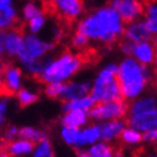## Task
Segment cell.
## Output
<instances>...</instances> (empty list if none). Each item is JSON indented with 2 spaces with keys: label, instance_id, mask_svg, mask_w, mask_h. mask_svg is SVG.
I'll use <instances>...</instances> for the list:
<instances>
[{
  "label": "cell",
  "instance_id": "1",
  "mask_svg": "<svg viewBox=\"0 0 157 157\" xmlns=\"http://www.w3.org/2000/svg\"><path fill=\"white\" fill-rule=\"evenodd\" d=\"M124 26L122 20L115 10L110 7H103L83 18L78 23L76 32L89 39L112 45L124 35Z\"/></svg>",
  "mask_w": 157,
  "mask_h": 157
},
{
  "label": "cell",
  "instance_id": "2",
  "mask_svg": "<svg viewBox=\"0 0 157 157\" xmlns=\"http://www.w3.org/2000/svg\"><path fill=\"white\" fill-rule=\"evenodd\" d=\"M151 71L146 65L127 56L118 66L117 78L121 94L126 102L137 99L151 81Z\"/></svg>",
  "mask_w": 157,
  "mask_h": 157
},
{
  "label": "cell",
  "instance_id": "3",
  "mask_svg": "<svg viewBox=\"0 0 157 157\" xmlns=\"http://www.w3.org/2000/svg\"><path fill=\"white\" fill-rule=\"evenodd\" d=\"M88 61L89 59L84 54H73L72 52L66 51L59 57L53 59L37 78L45 84L57 82L63 83L74 75Z\"/></svg>",
  "mask_w": 157,
  "mask_h": 157
},
{
  "label": "cell",
  "instance_id": "4",
  "mask_svg": "<svg viewBox=\"0 0 157 157\" xmlns=\"http://www.w3.org/2000/svg\"><path fill=\"white\" fill-rule=\"evenodd\" d=\"M118 65L109 64L100 71L90 90V97L95 103L122 101L120 85L117 78Z\"/></svg>",
  "mask_w": 157,
  "mask_h": 157
},
{
  "label": "cell",
  "instance_id": "5",
  "mask_svg": "<svg viewBox=\"0 0 157 157\" xmlns=\"http://www.w3.org/2000/svg\"><path fill=\"white\" fill-rule=\"evenodd\" d=\"M44 13L52 11L63 24H72L83 11V0H43Z\"/></svg>",
  "mask_w": 157,
  "mask_h": 157
},
{
  "label": "cell",
  "instance_id": "6",
  "mask_svg": "<svg viewBox=\"0 0 157 157\" xmlns=\"http://www.w3.org/2000/svg\"><path fill=\"white\" fill-rule=\"evenodd\" d=\"M56 43L45 42L37 37L34 34L24 35L23 45L20 48L17 57L19 59L21 64L29 61H36L43 59L44 56L55 47Z\"/></svg>",
  "mask_w": 157,
  "mask_h": 157
},
{
  "label": "cell",
  "instance_id": "7",
  "mask_svg": "<svg viewBox=\"0 0 157 157\" xmlns=\"http://www.w3.org/2000/svg\"><path fill=\"white\" fill-rule=\"evenodd\" d=\"M128 103L126 101H111L105 103H95L89 111V118L93 120H118L127 116Z\"/></svg>",
  "mask_w": 157,
  "mask_h": 157
},
{
  "label": "cell",
  "instance_id": "8",
  "mask_svg": "<svg viewBox=\"0 0 157 157\" xmlns=\"http://www.w3.org/2000/svg\"><path fill=\"white\" fill-rule=\"evenodd\" d=\"M109 7L119 15L124 25H129L144 13V3L140 0H109Z\"/></svg>",
  "mask_w": 157,
  "mask_h": 157
},
{
  "label": "cell",
  "instance_id": "9",
  "mask_svg": "<svg viewBox=\"0 0 157 157\" xmlns=\"http://www.w3.org/2000/svg\"><path fill=\"white\" fill-rule=\"evenodd\" d=\"M126 124L131 129L146 132L149 130H154L157 127V109H151L147 111L127 113Z\"/></svg>",
  "mask_w": 157,
  "mask_h": 157
},
{
  "label": "cell",
  "instance_id": "10",
  "mask_svg": "<svg viewBox=\"0 0 157 157\" xmlns=\"http://www.w3.org/2000/svg\"><path fill=\"white\" fill-rule=\"evenodd\" d=\"M23 23L17 16L13 0H0V30L21 27Z\"/></svg>",
  "mask_w": 157,
  "mask_h": 157
},
{
  "label": "cell",
  "instance_id": "11",
  "mask_svg": "<svg viewBox=\"0 0 157 157\" xmlns=\"http://www.w3.org/2000/svg\"><path fill=\"white\" fill-rule=\"evenodd\" d=\"M21 89V71L13 65L7 64L3 70L2 91L13 95Z\"/></svg>",
  "mask_w": 157,
  "mask_h": 157
},
{
  "label": "cell",
  "instance_id": "12",
  "mask_svg": "<svg viewBox=\"0 0 157 157\" xmlns=\"http://www.w3.org/2000/svg\"><path fill=\"white\" fill-rule=\"evenodd\" d=\"M124 38L134 43V44H140V43L151 42L153 35L145 27L144 21H134L129 24V26L124 29Z\"/></svg>",
  "mask_w": 157,
  "mask_h": 157
},
{
  "label": "cell",
  "instance_id": "13",
  "mask_svg": "<svg viewBox=\"0 0 157 157\" xmlns=\"http://www.w3.org/2000/svg\"><path fill=\"white\" fill-rule=\"evenodd\" d=\"M91 90V83L84 82V83H76V82H69L64 84L59 99L64 102L76 100V99L83 98L90 94Z\"/></svg>",
  "mask_w": 157,
  "mask_h": 157
},
{
  "label": "cell",
  "instance_id": "14",
  "mask_svg": "<svg viewBox=\"0 0 157 157\" xmlns=\"http://www.w3.org/2000/svg\"><path fill=\"white\" fill-rule=\"evenodd\" d=\"M24 38V26L13 28L9 32H6V38L3 43L5 53L8 57L17 56L19 53Z\"/></svg>",
  "mask_w": 157,
  "mask_h": 157
},
{
  "label": "cell",
  "instance_id": "15",
  "mask_svg": "<svg viewBox=\"0 0 157 157\" xmlns=\"http://www.w3.org/2000/svg\"><path fill=\"white\" fill-rule=\"evenodd\" d=\"M126 126L127 124L124 119L105 121L100 124V140L103 143L113 141L118 137H120V134L126 128Z\"/></svg>",
  "mask_w": 157,
  "mask_h": 157
},
{
  "label": "cell",
  "instance_id": "16",
  "mask_svg": "<svg viewBox=\"0 0 157 157\" xmlns=\"http://www.w3.org/2000/svg\"><path fill=\"white\" fill-rule=\"evenodd\" d=\"M35 144L26 139H17L10 143H7L3 146V151L9 157H21L24 155H29L33 153Z\"/></svg>",
  "mask_w": 157,
  "mask_h": 157
},
{
  "label": "cell",
  "instance_id": "17",
  "mask_svg": "<svg viewBox=\"0 0 157 157\" xmlns=\"http://www.w3.org/2000/svg\"><path fill=\"white\" fill-rule=\"evenodd\" d=\"M132 56L136 57V61L139 62L143 65H151L155 63V47L151 42L140 43V44H136L134 49V54Z\"/></svg>",
  "mask_w": 157,
  "mask_h": 157
},
{
  "label": "cell",
  "instance_id": "18",
  "mask_svg": "<svg viewBox=\"0 0 157 157\" xmlns=\"http://www.w3.org/2000/svg\"><path fill=\"white\" fill-rule=\"evenodd\" d=\"M89 111H82V110H73V111L65 112L61 118L62 127L76 128L80 129L82 126H84L88 122Z\"/></svg>",
  "mask_w": 157,
  "mask_h": 157
},
{
  "label": "cell",
  "instance_id": "19",
  "mask_svg": "<svg viewBox=\"0 0 157 157\" xmlns=\"http://www.w3.org/2000/svg\"><path fill=\"white\" fill-rule=\"evenodd\" d=\"M98 140H100V124L89 126L80 131V137H78L75 149L80 151L88 145H94Z\"/></svg>",
  "mask_w": 157,
  "mask_h": 157
},
{
  "label": "cell",
  "instance_id": "20",
  "mask_svg": "<svg viewBox=\"0 0 157 157\" xmlns=\"http://www.w3.org/2000/svg\"><path fill=\"white\" fill-rule=\"evenodd\" d=\"M88 157H120L121 155L118 153L113 146H111L108 143H95L92 145L88 151H85Z\"/></svg>",
  "mask_w": 157,
  "mask_h": 157
},
{
  "label": "cell",
  "instance_id": "21",
  "mask_svg": "<svg viewBox=\"0 0 157 157\" xmlns=\"http://www.w3.org/2000/svg\"><path fill=\"white\" fill-rule=\"evenodd\" d=\"M95 102L90 95L83 97V98L76 99V100H71V101H66L63 105V112H69L73 110H82V111H90Z\"/></svg>",
  "mask_w": 157,
  "mask_h": 157
},
{
  "label": "cell",
  "instance_id": "22",
  "mask_svg": "<svg viewBox=\"0 0 157 157\" xmlns=\"http://www.w3.org/2000/svg\"><path fill=\"white\" fill-rule=\"evenodd\" d=\"M144 24L151 35L157 33V8L154 1L146 5V19L144 20Z\"/></svg>",
  "mask_w": 157,
  "mask_h": 157
},
{
  "label": "cell",
  "instance_id": "23",
  "mask_svg": "<svg viewBox=\"0 0 157 157\" xmlns=\"http://www.w3.org/2000/svg\"><path fill=\"white\" fill-rule=\"evenodd\" d=\"M18 137L20 139H26V140L32 141L34 144H37L42 139L46 138V132L33 127H23L18 131Z\"/></svg>",
  "mask_w": 157,
  "mask_h": 157
},
{
  "label": "cell",
  "instance_id": "24",
  "mask_svg": "<svg viewBox=\"0 0 157 157\" xmlns=\"http://www.w3.org/2000/svg\"><path fill=\"white\" fill-rule=\"evenodd\" d=\"M33 157H55L54 151L51 141L47 137L35 145V148L33 151Z\"/></svg>",
  "mask_w": 157,
  "mask_h": 157
},
{
  "label": "cell",
  "instance_id": "25",
  "mask_svg": "<svg viewBox=\"0 0 157 157\" xmlns=\"http://www.w3.org/2000/svg\"><path fill=\"white\" fill-rule=\"evenodd\" d=\"M80 131L81 130L76 129V128L62 127V129H61V136H62L63 140L65 141V144L75 148L78 137H80Z\"/></svg>",
  "mask_w": 157,
  "mask_h": 157
},
{
  "label": "cell",
  "instance_id": "26",
  "mask_svg": "<svg viewBox=\"0 0 157 157\" xmlns=\"http://www.w3.org/2000/svg\"><path fill=\"white\" fill-rule=\"evenodd\" d=\"M120 138L126 145H136L143 140L140 132L129 127L124 128L122 130V132L120 134Z\"/></svg>",
  "mask_w": 157,
  "mask_h": 157
},
{
  "label": "cell",
  "instance_id": "27",
  "mask_svg": "<svg viewBox=\"0 0 157 157\" xmlns=\"http://www.w3.org/2000/svg\"><path fill=\"white\" fill-rule=\"evenodd\" d=\"M38 95L36 93H33L29 90H26V89H20L19 91L17 92V99H18V102H19L20 107H28V105H33L38 100Z\"/></svg>",
  "mask_w": 157,
  "mask_h": 157
},
{
  "label": "cell",
  "instance_id": "28",
  "mask_svg": "<svg viewBox=\"0 0 157 157\" xmlns=\"http://www.w3.org/2000/svg\"><path fill=\"white\" fill-rule=\"evenodd\" d=\"M24 13V18L26 20H29L34 17L40 16V15H44V10L38 7L35 2H28L26 6L24 7L23 10Z\"/></svg>",
  "mask_w": 157,
  "mask_h": 157
},
{
  "label": "cell",
  "instance_id": "29",
  "mask_svg": "<svg viewBox=\"0 0 157 157\" xmlns=\"http://www.w3.org/2000/svg\"><path fill=\"white\" fill-rule=\"evenodd\" d=\"M10 94L6 92H0V126H2L6 122V116L8 112V105H9Z\"/></svg>",
  "mask_w": 157,
  "mask_h": 157
},
{
  "label": "cell",
  "instance_id": "30",
  "mask_svg": "<svg viewBox=\"0 0 157 157\" xmlns=\"http://www.w3.org/2000/svg\"><path fill=\"white\" fill-rule=\"evenodd\" d=\"M64 84H65V82H63V83L57 82V83H49V84H47L45 88L46 95L52 99H59V94H61V92H62L63 88H64Z\"/></svg>",
  "mask_w": 157,
  "mask_h": 157
},
{
  "label": "cell",
  "instance_id": "31",
  "mask_svg": "<svg viewBox=\"0 0 157 157\" xmlns=\"http://www.w3.org/2000/svg\"><path fill=\"white\" fill-rule=\"evenodd\" d=\"M44 24H45V17L44 15H40V16L34 17L32 19L28 20V28L30 30V34H35L38 33L39 30L44 27Z\"/></svg>",
  "mask_w": 157,
  "mask_h": 157
},
{
  "label": "cell",
  "instance_id": "32",
  "mask_svg": "<svg viewBox=\"0 0 157 157\" xmlns=\"http://www.w3.org/2000/svg\"><path fill=\"white\" fill-rule=\"evenodd\" d=\"M89 40H90V39L86 36H84L83 34L76 32L75 35H74L72 38V46L74 48L78 49V51H83V49L88 46Z\"/></svg>",
  "mask_w": 157,
  "mask_h": 157
},
{
  "label": "cell",
  "instance_id": "33",
  "mask_svg": "<svg viewBox=\"0 0 157 157\" xmlns=\"http://www.w3.org/2000/svg\"><path fill=\"white\" fill-rule=\"evenodd\" d=\"M119 46H120L121 52L124 53V54H127L128 56H131V57H132L136 44H134V43H131V42H129V40H127V39L124 38L122 40L119 42Z\"/></svg>",
  "mask_w": 157,
  "mask_h": 157
},
{
  "label": "cell",
  "instance_id": "34",
  "mask_svg": "<svg viewBox=\"0 0 157 157\" xmlns=\"http://www.w3.org/2000/svg\"><path fill=\"white\" fill-rule=\"evenodd\" d=\"M18 131H19V128L16 127V126H10L5 130V136H3V140L7 141V143H10V141L15 140V138L18 137Z\"/></svg>",
  "mask_w": 157,
  "mask_h": 157
},
{
  "label": "cell",
  "instance_id": "35",
  "mask_svg": "<svg viewBox=\"0 0 157 157\" xmlns=\"http://www.w3.org/2000/svg\"><path fill=\"white\" fill-rule=\"evenodd\" d=\"M141 138H143V140L146 141V143H155V141L157 140V129L143 132V134H141Z\"/></svg>",
  "mask_w": 157,
  "mask_h": 157
},
{
  "label": "cell",
  "instance_id": "36",
  "mask_svg": "<svg viewBox=\"0 0 157 157\" xmlns=\"http://www.w3.org/2000/svg\"><path fill=\"white\" fill-rule=\"evenodd\" d=\"M5 38H6V30H0V59L5 54V47H3Z\"/></svg>",
  "mask_w": 157,
  "mask_h": 157
},
{
  "label": "cell",
  "instance_id": "37",
  "mask_svg": "<svg viewBox=\"0 0 157 157\" xmlns=\"http://www.w3.org/2000/svg\"><path fill=\"white\" fill-rule=\"evenodd\" d=\"M76 157H88V156H86V154H85V151H78V156H76Z\"/></svg>",
  "mask_w": 157,
  "mask_h": 157
},
{
  "label": "cell",
  "instance_id": "38",
  "mask_svg": "<svg viewBox=\"0 0 157 157\" xmlns=\"http://www.w3.org/2000/svg\"><path fill=\"white\" fill-rule=\"evenodd\" d=\"M0 157H9V156H8V154L5 151H0Z\"/></svg>",
  "mask_w": 157,
  "mask_h": 157
},
{
  "label": "cell",
  "instance_id": "39",
  "mask_svg": "<svg viewBox=\"0 0 157 157\" xmlns=\"http://www.w3.org/2000/svg\"><path fill=\"white\" fill-rule=\"evenodd\" d=\"M3 151V146H2V145H0V151Z\"/></svg>",
  "mask_w": 157,
  "mask_h": 157
},
{
  "label": "cell",
  "instance_id": "40",
  "mask_svg": "<svg viewBox=\"0 0 157 157\" xmlns=\"http://www.w3.org/2000/svg\"><path fill=\"white\" fill-rule=\"evenodd\" d=\"M148 157H156L155 155H151V156H148Z\"/></svg>",
  "mask_w": 157,
  "mask_h": 157
}]
</instances>
